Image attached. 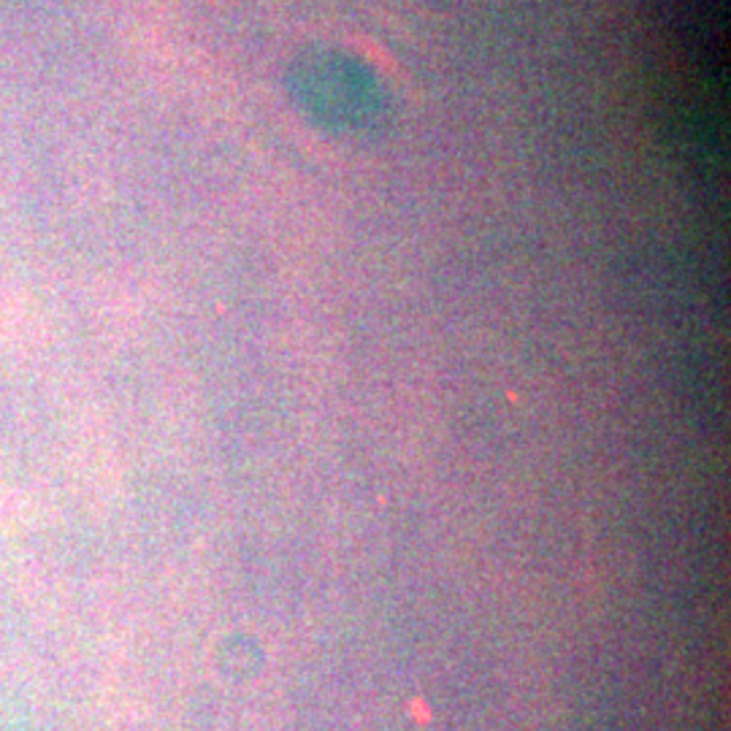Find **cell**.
<instances>
[{
	"mask_svg": "<svg viewBox=\"0 0 731 731\" xmlns=\"http://www.w3.org/2000/svg\"><path fill=\"white\" fill-rule=\"evenodd\" d=\"M292 103L318 131L344 142H377L396 117L385 81L361 57L336 46H309L288 71Z\"/></svg>",
	"mask_w": 731,
	"mask_h": 731,
	"instance_id": "6da1fadb",
	"label": "cell"
}]
</instances>
